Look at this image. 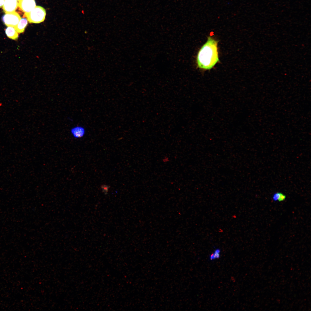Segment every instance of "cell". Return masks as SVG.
Segmentation results:
<instances>
[{
    "label": "cell",
    "instance_id": "cell-5",
    "mask_svg": "<svg viewBox=\"0 0 311 311\" xmlns=\"http://www.w3.org/2000/svg\"><path fill=\"white\" fill-rule=\"evenodd\" d=\"M18 3L16 0H5L3 9L5 13L14 12L17 8Z\"/></svg>",
    "mask_w": 311,
    "mask_h": 311
},
{
    "label": "cell",
    "instance_id": "cell-3",
    "mask_svg": "<svg viewBox=\"0 0 311 311\" xmlns=\"http://www.w3.org/2000/svg\"><path fill=\"white\" fill-rule=\"evenodd\" d=\"M3 22L7 26L15 27L21 19L17 12H13L6 13L2 17Z\"/></svg>",
    "mask_w": 311,
    "mask_h": 311
},
{
    "label": "cell",
    "instance_id": "cell-6",
    "mask_svg": "<svg viewBox=\"0 0 311 311\" xmlns=\"http://www.w3.org/2000/svg\"><path fill=\"white\" fill-rule=\"evenodd\" d=\"M85 128L81 126H76L72 128L71 130L72 135L75 138H79L83 137L85 135Z\"/></svg>",
    "mask_w": 311,
    "mask_h": 311
},
{
    "label": "cell",
    "instance_id": "cell-13",
    "mask_svg": "<svg viewBox=\"0 0 311 311\" xmlns=\"http://www.w3.org/2000/svg\"><path fill=\"white\" fill-rule=\"evenodd\" d=\"M16 0V1H18V0Z\"/></svg>",
    "mask_w": 311,
    "mask_h": 311
},
{
    "label": "cell",
    "instance_id": "cell-2",
    "mask_svg": "<svg viewBox=\"0 0 311 311\" xmlns=\"http://www.w3.org/2000/svg\"><path fill=\"white\" fill-rule=\"evenodd\" d=\"M46 14L45 9L39 6H36L32 11L24 14L29 22L34 23H39L43 22Z\"/></svg>",
    "mask_w": 311,
    "mask_h": 311
},
{
    "label": "cell",
    "instance_id": "cell-12",
    "mask_svg": "<svg viewBox=\"0 0 311 311\" xmlns=\"http://www.w3.org/2000/svg\"><path fill=\"white\" fill-rule=\"evenodd\" d=\"M5 0H0V8L3 6Z\"/></svg>",
    "mask_w": 311,
    "mask_h": 311
},
{
    "label": "cell",
    "instance_id": "cell-9",
    "mask_svg": "<svg viewBox=\"0 0 311 311\" xmlns=\"http://www.w3.org/2000/svg\"><path fill=\"white\" fill-rule=\"evenodd\" d=\"M272 198L274 201L281 202L284 201L285 199L286 196L282 193L277 192L274 194Z\"/></svg>",
    "mask_w": 311,
    "mask_h": 311
},
{
    "label": "cell",
    "instance_id": "cell-4",
    "mask_svg": "<svg viewBox=\"0 0 311 311\" xmlns=\"http://www.w3.org/2000/svg\"><path fill=\"white\" fill-rule=\"evenodd\" d=\"M18 6L25 13L32 11L36 6L35 0H18Z\"/></svg>",
    "mask_w": 311,
    "mask_h": 311
},
{
    "label": "cell",
    "instance_id": "cell-10",
    "mask_svg": "<svg viewBox=\"0 0 311 311\" xmlns=\"http://www.w3.org/2000/svg\"><path fill=\"white\" fill-rule=\"evenodd\" d=\"M220 250L217 249L215 250L214 252L210 256L209 259L211 260L219 259L220 257Z\"/></svg>",
    "mask_w": 311,
    "mask_h": 311
},
{
    "label": "cell",
    "instance_id": "cell-7",
    "mask_svg": "<svg viewBox=\"0 0 311 311\" xmlns=\"http://www.w3.org/2000/svg\"><path fill=\"white\" fill-rule=\"evenodd\" d=\"M28 20L26 18L21 19L18 24L14 27L16 31L19 33L24 32L28 24Z\"/></svg>",
    "mask_w": 311,
    "mask_h": 311
},
{
    "label": "cell",
    "instance_id": "cell-11",
    "mask_svg": "<svg viewBox=\"0 0 311 311\" xmlns=\"http://www.w3.org/2000/svg\"><path fill=\"white\" fill-rule=\"evenodd\" d=\"M102 189L104 193L105 194L107 193L108 190V187H105V186H104L102 188Z\"/></svg>",
    "mask_w": 311,
    "mask_h": 311
},
{
    "label": "cell",
    "instance_id": "cell-1",
    "mask_svg": "<svg viewBox=\"0 0 311 311\" xmlns=\"http://www.w3.org/2000/svg\"><path fill=\"white\" fill-rule=\"evenodd\" d=\"M218 42V41L211 37H208L206 42L201 48L197 56L198 67L209 70L219 62L217 50Z\"/></svg>",
    "mask_w": 311,
    "mask_h": 311
},
{
    "label": "cell",
    "instance_id": "cell-8",
    "mask_svg": "<svg viewBox=\"0 0 311 311\" xmlns=\"http://www.w3.org/2000/svg\"><path fill=\"white\" fill-rule=\"evenodd\" d=\"M5 33L7 36L10 39L16 40L18 38V34L14 27L8 26L5 29Z\"/></svg>",
    "mask_w": 311,
    "mask_h": 311
}]
</instances>
